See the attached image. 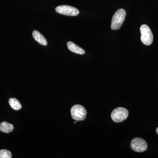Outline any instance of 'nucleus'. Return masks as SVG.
<instances>
[{"label": "nucleus", "mask_w": 158, "mask_h": 158, "mask_svg": "<svg viewBox=\"0 0 158 158\" xmlns=\"http://www.w3.org/2000/svg\"><path fill=\"white\" fill-rule=\"evenodd\" d=\"M126 16V12L123 9H118L112 18L111 28L113 30H117L120 28Z\"/></svg>", "instance_id": "obj_1"}, {"label": "nucleus", "mask_w": 158, "mask_h": 158, "mask_svg": "<svg viewBox=\"0 0 158 158\" xmlns=\"http://www.w3.org/2000/svg\"><path fill=\"white\" fill-rule=\"evenodd\" d=\"M87 114L86 109L81 105H74L71 109L72 117L77 122L85 120Z\"/></svg>", "instance_id": "obj_2"}, {"label": "nucleus", "mask_w": 158, "mask_h": 158, "mask_svg": "<svg viewBox=\"0 0 158 158\" xmlns=\"http://www.w3.org/2000/svg\"><path fill=\"white\" fill-rule=\"evenodd\" d=\"M141 40V42L144 45H150L152 44L153 36L151 30L148 26L143 24L140 27Z\"/></svg>", "instance_id": "obj_3"}, {"label": "nucleus", "mask_w": 158, "mask_h": 158, "mask_svg": "<svg viewBox=\"0 0 158 158\" xmlns=\"http://www.w3.org/2000/svg\"><path fill=\"white\" fill-rule=\"evenodd\" d=\"M128 111L125 108L118 107L112 111L111 118L116 123L122 122L125 120L128 116Z\"/></svg>", "instance_id": "obj_4"}, {"label": "nucleus", "mask_w": 158, "mask_h": 158, "mask_svg": "<svg viewBox=\"0 0 158 158\" xmlns=\"http://www.w3.org/2000/svg\"><path fill=\"white\" fill-rule=\"evenodd\" d=\"M131 146L132 149L138 152H143L148 148L146 141L142 138H135L131 141Z\"/></svg>", "instance_id": "obj_5"}, {"label": "nucleus", "mask_w": 158, "mask_h": 158, "mask_svg": "<svg viewBox=\"0 0 158 158\" xmlns=\"http://www.w3.org/2000/svg\"><path fill=\"white\" fill-rule=\"evenodd\" d=\"M56 11L59 14L67 16H77L79 14V11L77 8L67 5L58 6Z\"/></svg>", "instance_id": "obj_6"}, {"label": "nucleus", "mask_w": 158, "mask_h": 158, "mask_svg": "<svg viewBox=\"0 0 158 158\" xmlns=\"http://www.w3.org/2000/svg\"><path fill=\"white\" fill-rule=\"evenodd\" d=\"M67 47L69 50L75 53L80 55H84L85 53V51L83 49L71 41L67 43Z\"/></svg>", "instance_id": "obj_7"}, {"label": "nucleus", "mask_w": 158, "mask_h": 158, "mask_svg": "<svg viewBox=\"0 0 158 158\" xmlns=\"http://www.w3.org/2000/svg\"><path fill=\"white\" fill-rule=\"evenodd\" d=\"M33 37L34 40L37 41L38 43L40 44L41 45L46 46L47 45L48 42L45 37L43 35L40 34L37 31H34L32 33Z\"/></svg>", "instance_id": "obj_8"}, {"label": "nucleus", "mask_w": 158, "mask_h": 158, "mask_svg": "<svg viewBox=\"0 0 158 158\" xmlns=\"http://www.w3.org/2000/svg\"><path fill=\"white\" fill-rule=\"evenodd\" d=\"M14 129V126L11 123L6 122H3L0 123V131L3 133H9L11 132Z\"/></svg>", "instance_id": "obj_9"}, {"label": "nucleus", "mask_w": 158, "mask_h": 158, "mask_svg": "<svg viewBox=\"0 0 158 158\" xmlns=\"http://www.w3.org/2000/svg\"><path fill=\"white\" fill-rule=\"evenodd\" d=\"M9 104L13 110L18 111L21 110L22 105L18 100L15 98H11L9 100Z\"/></svg>", "instance_id": "obj_10"}, {"label": "nucleus", "mask_w": 158, "mask_h": 158, "mask_svg": "<svg viewBox=\"0 0 158 158\" xmlns=\"http://www.w3.org/2000/svg\"><path fill=\"white\" fill-rule=\"evenodd\" d=\"M12 157L10 151L6 149L0 150V158H11Z\"/></svg>", "instance_id": "obj_11"}, {"label": "nucleus", "mask_w": 158, "mask_h": 158, "mask_svg": "<svg viewBox=\"0 0 158 158\" xmlns=\"http://www.w3.org/2000/svg\"><path fill=\"white\" fill-rule=\"evenodd\" d=\"M156 132L157 134V135H158V127L157 128L156 130Z\"/></svg>", "instance_id": "obj_12"}]
</instances>
